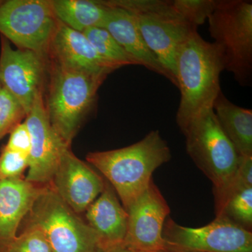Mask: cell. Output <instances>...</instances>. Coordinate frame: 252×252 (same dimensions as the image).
<instances>
[{
    "mask_svg": "<svg viewBox=\"0 0 252 252\" xmlns=\"http://www.w3.org/2000/svg\"><path fill=\"white\" fill-rule=\"evenodd\" d=\"M102 252H145L139 251V250H134V249L126 246L124 244L117 245V246L112 247V248L104 250Z\"/></svg>",
    "mask_w": 252,
    "mask_h": 252,
    "instance_id": "obj_27",
    "label": "cell"
},
{
    "mask_svg": "<svg viewBox=\"0 0 252 252\" xmlns=\"http://www.w3.org/2000/svg\"><path fill=\"white\" fill-rule=\"evenodd\" d=\"M26 228L40 230L54 252H102L98 238L50 185L23 220Z\"/></svg>",
    "mask_w": 252,
    "mask_h": 252,
    "instance_id": "obj_7",
    "label": "cell"
},
{
    "mask_svg": "<svg viewBox=\"0 0 252 252\" xmlns=\"http://www.w3.org/2000/svg\"><path fill=\"white\" fill-rule=\"evenodd\" d=\"M58 22L51 0H0V34L18 49L49 59Z\"/></svg>",
    "mask_w": 252,
    "mask_h": 252,
    "instance_id": "obj_8",
    "label": "cell"
},
{
    "mask_svg": "<svg viewBox=\"0 0 252 252\" xmlns=\"http://www.w3.org/2000/svg\"><path fill=\"white\" fill-rule=\"evenodd\" d=\"M182 132L187 153L211 181L217 200L233 180L240 156L220 127L213 108L200 112Z\"/></svg>",
    "mask_w": 252,
    "mask_h": 252,
    "instance_id": "obj_6",
    "label": "cell"
},
{
    "mask_svg": "<svg viewBox=\"0 0 252 252\" xmlns=\"http://www.w3.org/2000/svg\"><path fill=\"white\" fill-rule=\"evenodd\" d=\"M48 58L61 67L95 75L107 77L117 69L99 56L84 33L59 21L50 42Z\"/></svg>",
    "mask_w": 252,
    "mask_h": 252,
    "instance_id": "obj_14",
    "label": "cell"
},
{
    "mask_svg": "<svg viewBox=\"0 0 252 252\" xmlns=\"http://www.w3.org/2000/svg\"><path fill=\"white\" fill-rule=\"evenodd\" d=\"M27 113L21 103L0 86V140L26 119Z\"/></svg>",
    "mask_w": 252,
    "mask_h": 252,
    "instance_id": "obj_22",
    "label": "cell"
},
{
    "mask_svg": "<svg viewBox=\"0 0 252 252\" xmlns=\"http://www.w3.org/2000/svg\"><path fill=\"white\" fill-rule=\"evenodd\" d=\"M216 217H222L244 229H252V185L235 174L230 185L215 200Z\"/></svg>",
    "mask_w": 252,
    "mask_h": 252,
    "instance_id": "obj_20",
    "label": "cell"
},
{
    "mask_svg": "<svg viewBox=\"0 0 252 252\" xmlns=\"http://www.w3.org/2000/svg\"><path fill=\"white\" fill-rule=\"evenodd\" d=\"M160 252H175V251H170V250H166V251Z\"/></svg>",
    "mask_w": 252,
    "mask_h": 252,
    "instance_id": "obj_28",
    "label": "cell"
},
{
    "mask_svg": "<svg viewBox=\"0 0 252 252\" xmlns=\"http://www.w3.org/2000/svg\"><path fill=\"white\" fill-rule=\"evenodd\" d=\"M10 137L5 148L28 156L31 151V138L26 123L18 124L10 132Z\"/></svg>",
    "mask_w": 252,
    "mask_h": 252,
    "instance_id": "obj_26",
    "label": "cell"
},
{
    "mask_svg": "<svg viewBox=\"0 0 252 252\" xmlns=\"http://www.w3.org/2000/svg\"><path fill=\"white\" fill-rule=\"evenodd\" d=\"M104 1L108 11L102 28L112 34L138 65L163 76L172 83L170 74L146 44L133 14L114 4L113 0Z\"/></svg>",
    "mask_w": 252,
    "mask_h": 252,
    "instance_id": "obj_16",
    "label": "cell"
},
{
    "mask_svg": "<svg viewBox=\"0 0 252 252\" xmlns=\"http://www.w3.org/2000/svg\"><path fill=\"white\" fill-rule=\"evenodd\" d=\"M126 212L128 223L124 245L145 252L166 250L162 232L170 208L153 180Z\"/></svg>",
    "mask_w": 252,
    "mask_h": 252,
    "instance_id": "obj_11",
    "label": "cell"
},
{
    "mask_svg": "<svg viewBox=\"0 0 252 252\" xmlns=\"http://www.w3.org/2000/svg\"><path fill=\"white\" fill-rule=\"evenodd\" d=\"M7 252H54V250L40 230L26 228L17 235Z\"/></svg>",
    "mask_w": 252,
    "mask_h": 252,
    "instance_id": "obj_24",
    "label": "cell"
},
{
    "mask_svg": "<svg viewBox=\"0 0 252 252\" xmlns=\"http://www.w3.org/2000/svg\"><path fill=\"white\" fill-rule=\"evenodd\" d=\"M220 127L240 157H252V110L230 102L222 91L214 102Z\"/></svg>",
    "mask_w": 252,
    "mask_h": 252,
    "instance_id": "obj_18",
    "label": "cell"
},
{
    "mask_svg": "<svg viewBox=\"0 0 252 252\" xmlns=\"http://www.w3.org/2000/svg\"><path fill=\"white\" fill-rule=\"evenodd\" d=\"M56 18L74 31L84 32L92 28H103L108 7L97 0H51Z\"/></svg>",
    "mask_w": 252,
    "mask_h": 252,
    "instance_id": "obj_19",
    "label": "cell"
},
{
    "mask_svg": "<svg viewBox=\"0 0 252 252\" xmlns=\"http://www.w3.org/2000/svg\"><path fill=\"white\" fill-rule=\"evenodd\" d=\"M85 212L86 223L97 235L102 251L124 244L128 215L107 180L102 193Z\"/></svg>",
    "mask_w": 252,
    "mask_h": 252,
    "instance_id": "obj_17",
    "label": "cell"
},
{
    "mask_svg": "<svg viewBox=\"0 0 252 252\" xmlns=\"http://www.w3.org/2000/svg\"><path fill=\"white\" fill-rule=\"evenodd\" d=\"M0 44V86L17 99L28 114L36 97L44 94L49 59L31 50L13 49L1 35Z\"/></svg>",
    "mask_w": 252,
    "mask_h": 252,
    "instance_id": "obj_10",
    "label": "cell"
},
{
    "mask_svg": "<svg viewBox=\"0 0 252 252\" xmlns=\"http://www.w3.org/2000/svg\"><path fill=\"white\" fill-rule=\"evenodd\" d=\"M171 158L170 147L157 130L128 147L86 156L112 185L126 210L148 187L156 170Z\"/></svg>",
    "mask_w": 252,
    "mask_h": 252,
    "instance_id": "obj_2",
    "label": "cell"
},
{
    "mask_svg": "<svg viewBox=\"0 0 252 252\" xmlns=\"http://www.w3.org/2000/svg\"><path fill=\"white\" fill-rule=\"evenodd\" d=\"M104 184L105 179L68 147L63 151L51 185L60 198L79 215L102 193Z\"/></svg>",
    "mask_w": 252,
    "mask_h": 252,
    "instance_id": "obj_13",
    "label": "cell"
},
{
    "mask_svg": "<svg viewBox=\"0 0 252 252\" xmlns=\"http://www.w3.org/2000/svg\"><path fill=\"white\" fill-rule=\"evenodd\" d=\"M223 70L217 46L203 39L197 30L192 32L180 46L176 61L177 87L181 94L176 122L182 132L200 112L212 108L221 91Z\"/></svg>",
    "mask_w": 252,
    "mask_h": 252,
    "instance_id": "obj_1",
    "label": "cell"
},
{
    "mask_svg": "<svg viewBox=\"0 0 252 252\" xmlns=\"http://www.w3.org/2000/svg\"><path fill=\"white\" fill-rule=\"evenodd\" d=\"M162 237L166 250L180 252H252V233L222 217L198 228L168 219ZM165 250V251H166Z\"/></svg>",
    "mask_w": 252,
    "mask_h": 252,
    "instance_id": "obj_9",
    "label": "cell"
},
{
    "mask_svg": "<svg viewBox=\"0 0 252 252\" xmlns=\"http://www.w3.org/2000/svg\"><path fill=\"white\" fill-rule=\"evenodd\" d=\"M176 9L193 27L198 28L215 9L217 0H174Z\"/></svg>",
    "mask_w": 252,
    "mask_h": 252,
    "instance_id": "obj_23",
    "label": "cell"
},
{
    "mask_svg": "<svg viewBox=\"0 0 252 252\" xmlns=\"http://www.w3.org/2000/svg\"><path fill=\"white\" fill-rule=\"evenodd\" d=\"M31 138L26 180L39 185H51L63 151L68 148L54 130L44 107V94L36 97L24 121Z\"/></svg>",
    "mask_w": 252,
    "mask_h": 252,
    "instance_id": "obj_12",
    "label": "cell"
},
{
    "mask_svg": "<svg viewBox=\"0 0 252 252\" xmlns=\"http://www.w3.org/2000/svg\"><path fill=\"white\" fill-rule=\"evenodd\" d=\"M50 185L33 183L26 177L0 182V252H7L33 203Z\"/></svg>",
    "mask_w": 252,
    "mask_h": 252,
    "instance_id": "obj_15",
    "label": "cell"
},
{
    "mask_svg": "<svg viewBox=\"0 0 252 252\" xmlns=\"http://www.w3.org/2000/svg\"><path fill=\"white\" fill-rule=\"evenodd\" d=\"M83 33L99 56L117 69L126 65H138L135 60L104 28H89Z\"/></svg>",
    "mask_w": 252,
    "mask_h": 252,
    "instance_id": "obj_21",
    "label": "cell"
},
{
    "mask_svg": "<svg viewBox=\"0 0 252 252\" xmlns=\"http://www.w3.org/2000/svg\"><path fill=\"white\" fill-rule=\"evenodd\" d=\"M209 32L218 48L224 69L240 86L252 81V2L217 0L208 18Z\"/></svg>",
    "mask_w": 252,
    "mask_h": 252,
    "instance_id": "obj_5",
    "label": "cell"
},
{
    "mask_svg": "<svg viewBox=\"0 0 252 252\" xmlns=\"http://www.w3.org/2000/svg\"><path fill=\"white\" fill-rule=\"evenodd\" d=\"M28 166V156L2 147L0 154V182L23 177Z\"/></svg>",
    "mask_w": 252,
    "mask_h": 252,
    "instance_id": "obj_25",
    "label": "cell"
},
{
    "mask_svg": "<svg viewBox=\"0 0 252 252\" xmlns=\"http://www.w3.org/2000/svg\"><path fill=\"white\" fill-rule=\"evenodd\" d=\"M130 11L144 41L177 86L176 61L180 46L197 30L179 13L172 1L113 0Z\"/></svg>",
    "mask_w": 252,
    "mask_h": 252,
    "instance_id": "obj_4",
    "label": "cell"
},
{
    "mask_svg": "<svg viewBox=\"0 0 252 252\" xmlns=\"http://www.w3.org/2000/svg\"><path fill=\"white\" fill-rule=\"evenodd\" d=\"M107 77L67 69L49 61L44 107L50 124L68 147L94 110L97 91Z\"/></svg>",
    "mask_w": 252,
    "mask_h": 252,
    "instance_id": "obj_3",
    "label": "cell"
}]
</instances>
